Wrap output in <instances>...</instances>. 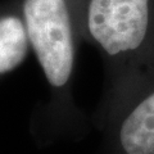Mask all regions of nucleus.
I'll list each match as a JSON object with an SVG mask.
<instances>
[{
  "instance_id": "2",
  "label": "nucleus",
  "mask_w": 154,
  "mask_h": 154,
  "mask_svg": "<svg viewBox=\"0 0 154 154\" xmlns=\"http://www.w3.org/2000/svg\"><path fill=\"white\" fill-rule=\"evenodd\" d=\"M27 37L53 88H63L73 69L75 45L67 0H25Z\"/></svg>"
},
{
  "instance_id": "1",
  "label": "nucleus",
  "mask_w": 154,
  "mask_h": 154,
  "mask_svg": "<svg viewBox=\"0 0 154 154\" xmlns=\"http://www.w3.org/2000/svg\"><path fill=\"white\" fill-rule=\"evenodd\" d=\"M84 21L105 54L130 68L134 88L154 63V0H86Z\"/></svg>"
},
{
  "instance_id": "3",
  "label": "nucleus",
  "mask_w": 154,
  "mask_h": 154,
  "mask_svg": "<svg viewBox=\"0 0 154 154\" xmlns=\"http://www.w3.org/2000/svg\"><path fill=\"white\" fill-rule=\"evenodd\" d=\"M27 32L16 17L0 19V73L16 68L27 54Z\"/></svg>"
}]
</instances>
